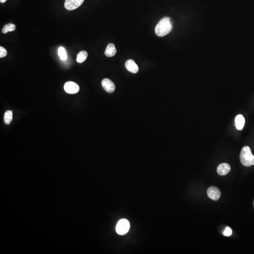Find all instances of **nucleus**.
<instances>
[{
    "label": "nucleus",
    "mask_w": 254,
    "mask_h": 254,
    "mask_svg": "<svg viewBox=\"0 0 254 254\" xmlns=\"http://www.w3.org/2000/svg\"><path fill=\"white\" fill-rule=\"evenodd\" d=\"M130 228V224L129 221L125 219L120 220L116 227V231L117 233L120 235H124L129 231Z\"/></svg>",
    "instance_id": "7ed1b4c3"
},
{
    "label": "nucleus",
    "mask_w": 254,
    "mask_h": 254,
    "mask_svg": "<svg viewBox=\"0 0 254 254\" xmlns=\"http://www.w3.org/2000/svg\"><path fill=\"white\" fill-rule=\"evenodd\" d=\"M125 67L127 70L133 74H136L139 72V67L133 60H127L125 63Z\"/></svg>",
    "instance_id": "6e6552de"
},
{
    "label": "nucleus",
    "mask_w": 254,
    "mask_h": 254,
    "mask_svg": "<svg viewBox=\"0 0 254 254\" xmlns=\"http://www.w3.org/2000/svg\"><path fill=\"white\" fill-rule=\"evenodd\" d=\"M102 86L104 90L108 93H111L115 91V86L111 80L108 78H105L102 80L101 82Z\"/></svg>",
    "instance_id": "0eeeda50"
},
{
    "label": "nucleus",
    "mask_w": 254,
    "mask_h": 254,
    "mask_svg": "<svg viewBox=\"0 0 254 254\" xmlns=\"http://www.w3.org/2000/svg\"><path fill=\"white\" fill-rule=\"evenodd\" d=\"M240 161L244 166L249 167L254 165V156L252 154L250 148L246 146L244 147L240 154Z\"/></svg>",
    "instance_id": "f03ea898"
},
{
    "label": "nucleus",
    "mask_w": 254,
    "mask_h": 254,
    "mask_svg": "<svg viewBox=\"0 0 254 254\" xmlns=\"http://www.w3.org/2000/svg\"><path fill=\"white\" fill-rule=\"evenodd\" d=\"M58 54L60 58L63 60H65L67 59V52L64 47H60L58 49Z\"/></svg>",
    "instance_id": "2eb2a0df"
},
{
    "label": "nucleus",
    "mask_w": 254,
    "mask_h": 254,
    "mask_svg": "<svg viewBox=\"0 0 254 254\" xmlns=\"http://www.w3.org/2000/svg\"><path fill=\"white\" fill-rule=\"evenodd\" d=\"M84 0H66L64 2V7L67 10L72 11L75 10L82 5Z\"/></svg>",
    "instance_id": "39448f33"
},
{
    "label": "nucleus",
    "mask_w": 254,
    "mask_h": 254,
    "mask_svg": "<svg viewBox=\"0 0 254 254\" xmlns=\"http://www.w3.org/2000/svg\"><path fill=\"white\" fill-rule=\"evenodd\" d=\"M64 91L67 93L71 94H76L79 92L80 87L79 85L73 81H67L64 86Z\"/></svg>",
    "instance_id": "20e7f679"
},
{
    "label": "nucleus",
    "mask_w": 254,
    "mask_h": 254,
    "mask_svg": "<svg viewBox=\"0 0 254 254\" xmlns=\"http://www.w3.org/2000/svg\"><path fill=\"white\" fill-rule=\"evenodd\" d=\"M88 56V54L86 51H81L77 54L76 61L79 63H82L86 60Z\"/></svg>",
    "instance_id": "f8f14e48"
},
{
    "label": "nucleus",
    "mask_w": 254,
    "mask_h": 254,
    "mask_svg": "<svg viewBox=\"0 0 254 254\" xmlns=\"http://www.w3.org/2000/svg\"><path fill=\"white\" fill-rule=\"evenodd\" d=\"M116 52L117 51L115 45L112 43H110L106 47L105 54L106 57H112L115 55Z\"/></svg>",
    "instance_id": "9b49d317"
},
{
    "label": "nucleus",
    "mask_w": 254,
    "mask_h": 254,
    "mask_svg": "<svg viewBox=\"0 0 254 254\" xmlns=\"http://www.w3.org/2000/svg\"><path fill=\"white\" fill-rule=\"evenodd\" d=\"M13 113L11 111L8 110L6 111L4 115V122L7 125L10 124L12 121Z\"/></svg>",
    "instance_id": "ddd939ff"
},
{
    "label": "nucleus",
    "mask_w": 254,
    "mask_h": 254,
    "mask_svg": "<svg viewBox=\"0 0 254 254\" xmlns=\"http://www.w3.org/2000/svg\"><path fill=\"white\" fill-rule=\"evenodd\" d=\"M16 29V26L13 24H7L4 26L2 30V33H7L8 32H12L14 31Z\"/></svg>",
    "instance_id": "4468645a"
},
{
    "label": "nucleus",
    "mask_w": 254,
    "mask_h": 254,
    "mask_svg": "<svg viewBox=\"0 0 254 254\" xmlns=\"http://www.w3.org/2000/svg\"><path fill=\"white\" fill-rule=\"evenodd\" d=\"M7 0H0V2L1 3H4L7 1Z\"/></svg>",
    "instance_id": "a211bd4d"
},
{
    "label": "nucleus",
    "mask_w": 254,
    "mask_h": 254,
    "mask_svg": "<svg viewBox=\"0 0 254 254\" xmlns=\"http://www.w3.org/2000/svg\"><path fill=\"white\" fill-rule=\"evenodd\" d=\"M224 234L226 236H230L232 234V230L229 227H227L224 232Z\"/></svg>",
    "instance_id": "f3484780"
},
{
    "label": "nucleus",
    "mask_w": 254,
    "mask_h": 254,
    "mask_svg": "<svg viewBox=\"0 0 254 254\" xmlns=\"http://www.w3.org/2000/svg\"><path fill=\"white\" fill-rule=\"evenodd\" d=\"M245 120L243 116L241 115H238L235 118V125L238 130H242L244 126Z\"/></svg>",
    "instance_id": "9d476101"
},
{
    "label": "nucleus",
    "mask_w": 254,
    "mask_h": 254,
    "mask_svg": "<svg viewBox=\"0 0 254 254\" xmlns=\"http://www.w3.org/2000/svg\"><path fill=\"white\" fill-rule=\"evenodd\" d=\"M7 52L5 48L3 47H0V58H3L7 56Z\"/></svg>",
    "instance_id": "dca6fc26"
},
{
    "label": "nucleus",
    "mask_w": 254,
    "mask_h": 254,
    "mask_svg": "<svg viewBox=\"0 0 254 254\" xmlns=\"http://www.w3.org/2000/svg\"><path fill=\"white\" fill-rule=\"evenodd\" d=\"M230 171V166L226 163L221 164L217 167V173L220 175H226Z\"/></svg>",
    "instance_id": "1a4fd4ad"
},
{
    "label": "nucleus",
    "mask_w": 254,
    "mask_h": 254,
    "mask_svg": "<svg viewBox=\"0 0 254 254\" xmlns=\"http://www.w3.org/2000/svg\"><path fill=\"white\" fill-rule=\"evenodd\" d=\"M208 196L213 200H218L221 196V192L217 188L212 186L208 189L207 191Z\"/></svg>",
    "instance_id": "423d86ee"
},
{
    "label": "nucleus",
    "mask_w": 254,
    "mask_h": 254,
    "mask_svg": "<svg viewBox=\"0 0 254 254\" xmlns=\"http://www.w3.org/2000/svg\"><path fill=\"white\" fill-rule=\"evenodd\" d=\"M172 28L171 18L168 17H165L159 21L155 27V33L159 37H163L171 32Z\"/></svg>",
    "instance_id": "f257e3e1"
}]
</instances>
